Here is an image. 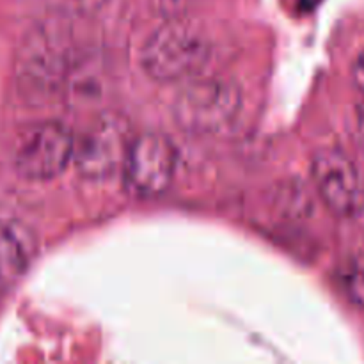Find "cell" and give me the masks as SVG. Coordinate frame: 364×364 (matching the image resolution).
Masks as SVG:
<instances>
[{"label": "cell", "mask_w": 364, "mask_h": 364, "mask_svg": "<svg viewBox=\"0 0 364 364\" xmlns=\"http://www.w3.org/2000/svg\"><path fill=\"white\" fill-rule=\"evenodd\" d=\"M210 41L188 23L171 21L156 28L141 50V66L156 82L191 80L210 59Z\"/></svg>", "instance_id": "cell-1"}, {"label": "cell", "mask_w": 364, "mask_h": 364, "mask_svg": "<svg viewBox=\"0 0 364 364\" xmlns=\"http://www.w3.org/2000/svg\"><path fill=\"white\" fill-rule=\"evenodd\" d=\"M242 112L240 89L224 78H198L174 102L176 124L191 134L212 137L235 127Z\"/></svg>", "instance_id": "cell-2"}, {"label": "cell", "mask_w": 364, "mask_h": 364, "mask_svg": "<svg viewBox=\"0 0 364 364\" xmlns=\"http://www.w3.org/2000/svg\"><path fill=\"white\" fill-rule=\"evenodd\" d=\"M75 137L68 127L45 121L25 128L14 146V169L31 181L53 180L73 160Z\"/></svg>", "instance_id": "cell-3"}, {"label": "cell", "mask_w": 364, "mask_h": 364, "mask_svg": "<svg viewBox=\"0 0 364 364\" xmlns=\"http://www.w3.org/2000/svg\"><path fill=\"white\" fill-rule=\"evenodd\" d=\"M178 153L171 139L160 134H142L132 139L121 173L128 194L155 198L171 187L176 174Z\"/></svg>", "instance_id": "cell-4"}, {"label": "cell", "mask_w": 364, "mask_h": 364, "mask_svg": "<svg viewBox=\"0 0 364 364\" xmlns=\"http://www.w3.org/2000/svg\"><path fill=\"white\" fill-rule=\"evenodd\" d=\"M311 176L323 205L338 217L364 210V181L358 166L341 149L323 148L313 155Z\"/></svg>", "instance_id": "cell-5"}, {"label": "cell", "mask_w": 364, "mask_h": 364, "mask_svg": "<svg viewBox=\"0 0 364 364\" xmlns=\"http://www.w3.org/2000/svg\"><path fill=\"white\" fill-rule=\"evenodd\" d=\"M132 139L124 119L114 114L98 117L84 132L80 141L75 139L73 160L77 169L92 180H102L121 171Z\"/></svg>", "instance_id": "cell-6"}, {"label": "cell", "mask_w": 364, "mask_h": 364, "mask_svg": "<svg viewBox=\"0 0 364 364\" xmlns=\"http://www.w3.org/2000/svg\"><path fill=\"white\" fill-rule=\"evenodd\" d=\"M38 255V237L25 223L0 220V294L13 290Z\"/></svg>", "instance_id": "cell-7"}, {"label": "cell", "mask_w": 364, "mask_h": 364, "mask_svg": "<svg viewBox=\"0 0 364 364\" xmlns=\"http://www.w3.org/2000/svg\"><path fill=\"white\" fill-rule=\"evenodd\" d=\"M338 281L348 301L364 308V255L348 258L338 270Z\"/></svg>", "instance_id": "cell-8"}, {"label": "cell", "mask_w": 364, "mask_h": 364, "mask_svg": "<svg viewBox=\"0 0 364 364\" xmlns=\"http://www.w3.org/2000/svg\"><path fill=\"white\" fill-rule=\"evenodd\" d=\"M352 80H354L355 87L364 92V50L359 53L354 66H352Z\"/></svg>", "instance_id": "cell-9"}, {"label": "cell", "mask_w": 364, "mask_h": 364, "mask_svg": "<svg viewBox=\"0 0 364 364\" xmlns=\"http://www.w3.org/2000/svg\"><path fill=\"white\" fill-rule=\"evenodd\" d=\"M82 2H92V0H82Z\"/></svg>", "instance_id": "cell-10"}]
</instances>
